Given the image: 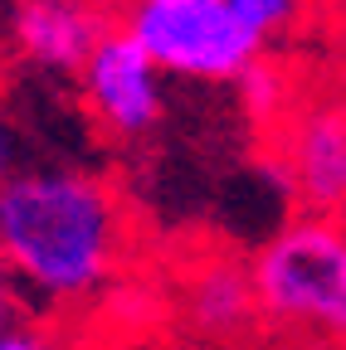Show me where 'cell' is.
<instances>
[{"mask_svg":"<svg viewBox=\"0 0 346 350\" xmlns=\"http://www.w3.org/2000/svg\"><path fill=\"white\" fill-rule=\"evenodd\" d=\"M0 350H78L69 331L54 326V317H25L0 336Z\"/></svg>","mask_w":346,"mask_h":350,"instance_id":"9","label":"cell"},{"mask_svg":"<svg viewBox=\"0 0 346 350\" xmlns=\"http://www.w3.org/2000/svg\"><path fill=\"white\" fill-rule=\"evenodd\" d=\"M108 29V0H15L10 5V44L39 73H78Z\"/></svg>","mask_w":346,"mask_h":350,"instance_id":"7","label":"cell"},{"mask_svg":"<svg viewBox=\"0 0 346 350\" xmlns=\"http://www.w3.org/2000/svg\"><path fill=\"white\" fill-rule=\"evenodd\" d=\"M176 301H181L186 331L205 345H239L264 326L254 268H249V258H234V253L190 258L176 282Z\"/></svg>","mask_w":346,"mask_h":350,"instance_id":"6","label":"cell"},{"mask_svg":"<svg viewBox=\"0 0 346 350\" xmlns=\"http://www.w3.org/2000/svg\"><path fill=\"white\" fill-rule=\"evenodd\" d=\"M297 345H302V350H322V345H317V340H297ZM332 350H336V345H332Z\"/></svg>","mask_w":346,"mask_h":350,"instance_id":"12","label":"cell"},{"mask_svg":"<svg viewBox=\"0 0 346 350\" xmlns=\"http://www.w3.org/2000/svg\"><path fill=\"white\" fill-rule=\"evenodd\" d=\"M264 326L288 340L346 345V214L297 209L249 258Z\"/></svg>","mask_w":346,"mask_h":350,"instance_id":"3","label":"cell"},{"mask_svg":"<svg viewBox=\"0 0 346 350\" xmlns=\"http://www.w3.org/2000/svg\"><path fill=\"white\" fill-rule=\"evenodd\" d=\"M0 248L34 317H73L117 287L132 209L98 170L20 165L0 180Z\"/></svg>","mask_w":346,"mask_h":350,"instance_id":"1","label":"cell"},{"mask_svg":"<svg viewBox=\"0 0 346 350\" xmlns=\"http://www.w3.org/2000/svg\"><path fill=\"white\" fill-rule=\"evenodd\" d=\"M15 170H20V142H15L10 122L0 117V180H5V175H15Z\"/></svg>","mask_w":346,"mask_h":350,"instance_id":"11","label":"cell"},{"mask_svg":"<svg viewBox=\"0 0 346 350\" xmlns=\"http://www.w3.org/2000/svg\"><path fill=\"white\" fill-rule=\"evenodd\" d=\"M78 103L93 117V126L112 142H147L166 117V83L171 73L151 59V49L112 25L103 44L88 54L78 73Z\"/></svg>","mask_w":346,"mask_h":350,"instance_id":"4","label":"cell"},{"mask_svg":"<svg viewBox=\"0 0 346 350\" xmlns=\"http://www.w3.org/2000/svg\"><path fill=\"white\" fill-rule=\"evenodd\" d=\"M302 0H117V25L181 83H234L297 29Z\"/></svg>","mask_w":346,"mask_h":350,"instance_id":"2","label":"cell"},{"mask_svg":"<svg viewBox=\"0 0 346 350\" xmlns=\"http://www.w3.org/2000/svg\"><path fill=\"white\" fill-rule=\"evenodd\" d=\"M264 170L297 209L346 214V103L302 98L269 137Z\"/></svg>","mask_w":346,"mask_h":350,"instance_id":"5","label":"cell"},{"mask_svg":"<svg viewBox=\"0 0 346 350\" xmlns=\"http://www.w3.org/2000/svg\"><path fill=\"white\" fill-rule=\"evenodd\" d=\"M25 317H29L25 292H20V282H15V273H10V262H5V248H0V336H5L15 321H25Z\"/></svg>","mask_w":346,"mask_h":350,"instance_id":"10","label":"cell"},{"mask_svg":"<svg viewBox=\"0 0 346 350\" xmlns=\"http://www.w3.org/2000/svg\"><path fill=\"white\" fill-rule=\"evenodd\" d=\"M234 98H239L244 117H249L258 131H264V137H273V131L293 117V107L302 103V93L293 88L288 68L273 64V54H269V59H258L254 68H244V73L234 78Z\"/></svg>","mask_w":346,"mask_h":350,"instance_id":"8","label":"cell"}]
</instances>
